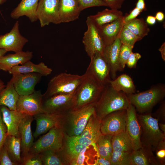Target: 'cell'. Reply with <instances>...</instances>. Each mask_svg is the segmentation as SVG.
Returning a JSON list of instances; mask_svg holds the SVG:
<instances>
[{"label": "cell", "instance_id": "6da1fadb", "mask_svg": "<svg viewBox=\"0 0 165 165\" xmlns=\"http://www.w3.org/2000/svg\"><path fill=\"white\" fill-rule=\"evenodd\" d=\"M96 104L73 108L62 114L59 126L64 134L69 137L80 135L90 116L95 113Z\"/></svg>", "mask_w": 165, "mask_h": 165}, {"label": "cell", "instance_id": "7a4b0ae2", "mask_svg": "<svg viewBox=\"0 0 165 165\" xmlns=\"http://www.w3.org/2000/svg\"><path fill=\"white\" fill-rule=\"evenodd\" d=\"M141 128L142 147L152 152L165 148V134L160 129L157 119L150 114L137 115Z\"/></svg>", "mask_w": 165, "mask_h": 165}, {"label": "cell", "instance_id": "3957f363", "mask_svg": "<svg viewBox=\"0 0 165 165\" xmlns=\"http://www.w3.org/2000/svg\"><path fill=\"white\" fill-rule=\"evenodd\" d=\"M130 102L127 94L106 85L96 104L95 113L101 120L112 112L128 108Z\"/></svg>", "mask_w": 165, "mask_h": 165}, {"label": "cell", "instance_id": "277c9868", "mask_svg": "<svg viewBox=\"0 0 165 165\" xmlns=\"http://www.w3.org/2000/svg\"><path fill=\"white\" fill-rule=\"evenodd\" d=\"M81 83L74 93L75 103L74 108H78L96 103L105 86L86 72Z\"/></svg>", "mask_w": 165, "mask_h": 165}, {"label": "cell", "instance_id": "5b68a950", "mask_svg": "<svg viewBox=\"0 0 165 165\" xmlns=\"http://www.w3.org/2000/svg\"><path fill=\"white\" fill-rule=\"evenodd\" d=\"M129 102L139 113H143L151 110L163 99L165 96V85L159 83L149 89L138 93L127 94Z\"/></svg>", "mask_w": 165, "mask_h": 165}, {"label": "cell", "instance_id": "8992f818", "mask_svg": "<svg viewBox=\"0 0 165 165\" xmlns=\"http://www.w3.org/2000/svg\"><path fill=\"white\" fill-rule=\"evenodd\" d=\"M84 76L66 72L60 73L52 77L49 81L43 99L58 94L74 93L79 86Z\"/></svg>", "mask_w": 165, "mask_h": 165}, {"label": "cell", "instance_id": "52a82bcc", "mask_svg": "<svg viewBox=\"0 0 165 165\" xmlns=\"http://www.w3.org/2000/svg\"><path fill=\"white\" fill-rule=\"evenodd\" d=\"M64 139L62 129L59 127H54L34 142L29 153L38 154L48 149L59 150L63 146Z\"/></svg>", "mask_w": 165, "mask_h": 165}, {"label": "cell", "instance_id": "ba28073f", "mask_svg": "<svg viewBox=\"0 0 165 165\" xmlns=\"http://www.w3.org/2000/svg\"><path fill=\"white\" fill-rule=\"evenodd\" d=\"M74 93L57 94L43 99L42 107L44 112L62 114L73 108L75 103Z\"/></svg>", "mask_w": 165, "mask_h": 165}, {"label": "cell", "instance_id": "9c48e42d", "mask_svg": "<svg viewBox=\"0 0 165 165\" xmlns=\"http://www.w3.org/2000/svg\"><path fill=\"white\" fill-rule=\"evenodd\" d=\"M86 23L87 29L84 33L82 40L85 51L90 58L96 53L103 54L106 46L97 28L88 16L87 18Z\"/></svg>", "mask_w": 165, "mask_h": 165}, {"label": "cell", "instance_id": "30bf717a", "mask_svg": "<svg viewBox=\"0 0 165 165\" xmlns=\"http://www.w3.org/2000/svg\"><path fill=\"white\" fill-rule=\"evenodd\" d=\"M60 0H39L36 16L40 26L44 27L50 23H61L59 13Z\"/></svg>", "mask_w": 165, "mask_h": 165}, {"label": "cell", "instance_id": "8fae6325", "mask_svg": "<svg viewBox=\"0 0 165 165\" xmlns=\"http://www.w3.org/2000/svg\"><path fill=\"white\" fill-rule=\"evenodd\" d=\"M126 116V109L115 111L106 115L101 121V133L112 136L125 131Z\"/></svg>", "mask_w": 165, "mask_h": 165}, {"label": "cell", "instance_id": "7c38bea8", "mask_svg": "<svg viewBox=\"0 0 165 165\" xmlns=\"http://www.w3.org/2000/svg\"><path fill=\"white\" fill-rule=\"evenodd\" d=\"M43 94L41 90L35 91L26 95H19L16 110L26 115L33 116L44 112L42 109Z\"/></svg>", "mask_w": 165, "mask_h": 165}, {"label": "cell", "instance_id": "4fadbf2b", "mask_svg": "<svg viewBox=\"0 0 165 165\" xmlns=\"http://www.w3.org/2000/svg\"><path fill=\"white\" fill-rule=\"evenodd\" d=\"M125 132L129 139L133 150L142 147L141 141V128L135 107L130 103L127 109Z\"/></svg>", "mask_w": 165, "mask_h": 165}, {"label": "cell", "instance_id": "5bb4252c", "mask_svg": "<svg viewBox=\"0 0 165 165\" xmlns=\"http://www.w3.org/2000/svg\"><path fill=\"white\" fill-rule=\"evenodd\" d=\"M90 58V62L85 72L103 85L109 84L111 80L110 69L102 54L96 53Z\"/></svg>", "mask_w": 165, "mask_h": 165}, {"label": "cell", "instance_id": "9a60e30c", "mask_svg": "<svg viewBox=\"0 0 165 165\" xmlns=\"http://www.w3.org/2000/svg\"><path fill=\"white\" fill-rule=\"evenodd\" d=\"M28 40L23 36L19 30V24L17 21L10 31L0 35V49L16 53L22 51Z\"/></svg>", "mask_w": 165, "mask_h": 165}, {"label": "cell", "instance_id": "2e32d148", "mask_svg": "<svg viewBox=\"0 0 165 165\" xmlns=\"http://www.w3.org/2000/svg\"><path fill=\"white\" fill-rule=\"evenodd\" d=\"M42 75L36 72L12 74L14 86L19 95H26L34 92L35 88Z\"/></svg>", "mask_w": 165, "mask_h": 165}, {"label": "cell", "instance_id": "e0dca14e", "mask_svg": "<svg viewBox=\"0 0 165 165\" xmlns=\"http://www.w3.org/2000/svg\"><path fill=\"white\" fill-rule=\"evenodd\" d=\"M34 119L33 116L25 115L19 126L22 160L28 154L34 143V136L32 134L31 127V123Z\"/></svg>", "mask_w": 165, "mask_h": 165}, {"label": "cell", "instance_id": "ac0fdd59", "mask_svg": "<svg viewBox=\"0 0 165 165\" xmlns=\"http://www.w3.org/2000/svg\"><path fill=\"white\" fill-rule=\"evenodd\" d=\"M62 114L43 112L33 116L36 123L34 137L36 138L54 127H60V121Z\"/></svg>", "mask_w": 165, "mask_h": 165}, {"label": "cell", "instance_id": "d6986e66", "mask_svg": "<svg viewBox=\"0 0 165 165\" xmlns=\"http://www.w3.org/2000/svg\"><path fill=\"white\" fill-rule=\"evenodd\" d=\"M122 43L119 38L111 44L105 47L103 56L110 69L111 77L113 80L116 78L117 72L122 71L119 61V56Z\"/></svg>", "mask_w": 165, "mask_h": 165}, {"label": "cell", "instance_id": "ffe728a7", "mask_svg": "<svg viewBox=\"0 0 165 165\" xmlns=\"http://www.w3.org/2000/svg\"><path fill=\"white\" fill-rule=\"evenodd\" d=\"M3 120L7 129V135L20 137V124L25 114L16 110H10L4 105H0Z\"/></svg>", "mask_w": 165, "mask_h": 165}, {"label": "cell", "instance_id": "44dd1931", "mask_svg": "<svg viewBox=\"0 0 165 165\" xmlns=\"http://www.w3.org/2000/svg\"><path fill=\"white\" fill-rule=\"evenodd\" d=\"M123 17L97 28L105 46L111 44L119 38L124 26Z\"/></svg>", "mask_w": 165, "mask_h": 165}, {"label": "cell", "instance_id": "7402d4cb", "mask_svg": "<svg viewBox=\"0 0 165 165\" xmlns=\"http://www.w3.org/2000/svg\"><path fill=\"white\" fill-rule=\"evenodd\" d=\"M33 57V52L28 50L5 55L0 57V70L9 72L14 67L31 61Z\"/></svg>", "mask_w": 165, "mask_h": 165}, {"label": "cell", "instance_id": "603a6c76", "mask_svg": "<svg viewBox=\"0 0 165 165\" xmlns=\"http://www.w3.org/2000/svg\"><path fill=\"white\" fill-rule=\"evenodd\" d=\"M39 0H21L17 6L11 12V17L17 19L26 16L32 22L36 21V11Z\"/></svg>", "mask_w": 165, "mask_h": 165}, {"label": "cell", "instance_id": "cb8c5ba5", "mask_svg": "<svg viewBox=\"0 0 165 165\" xmlns=\"http://www.w3.org/2000/svg\"><path fill=\"white\" fill-rule=\"evenodd\" d=\"M80 12L76 0H60L59 13L61 23L78 19Z\"/></svg>", "mask_w": 165, "mask_h": 165}, {"label": "cell", "instance_id": "d4e9b609", "mask_svg": "<svg viewBox=\"0 0 165 165\" xmlns=\"http://www.w3.org/2000/svg\"><path fill=\"white\" fill-rule=\"evenodd\" d=\"M152 152L143 147L136 150H133L130 155V165L159 164L160 163L155 158Z\"/></svg>", "mask_w": 165, "mask_h": 165}, {"label": "cell", "instance_id": "484cf974", "mask_svg": "<svg viewBox=\"0 0 165 165\" xmlns=\"http://www.w3.org/2000/svg\"><path fill=\"white\" fill-rule=\"evenodd\" d=\"M52 71V70L43 62L35 64L29 61L23 64L14 67L9 72L12 75L36 72L41 74L42 76H46L50 74Z\"/></svg>", "mask_w": 165, "mask_h": 165}, {"label": "cell", "instance_id": "4316f807", "mask_svg": "<svg viewBox=\"0 0 165 165\" xmlns=\"http://www.w3.org/2000/svg\"><path fill=\"white\" fill-rule=\"evenodd\" d=\"M99 154L94 142L85 148L71 161L70 165H95Z\"/></svg>", "mask_w": 165, "mask_h": 165}, {"label": "cell", "instance_id": "83f0119b", "mask_svg": "<svg viewBox=\"0 0 165 165\" xmlns=\"http://www.w3.org/2000/svg\"><path fill=\"white\" fill-rule=\"evenodd\" d=\"M19 95L16 91L11 78L5 87L0 92V105H4L10 110H16Z\"/></svg>", "mask_w": 165, "mask_h": 165}, {"label": "cell", "instance_id": "f1b7e54d", "mask_svg": "<svg viewBox=\"0 0 165 165\" xmlns=\"http://www.w3.org/2000/svg\"><path fill=\"white\" fill-rule=\"evenodd\" d=\"M123 16V12L118 9H106L95 15L88 16L97 28L113 21Z\"/></svg>", "mask_w": 165, "mask_h": 165}, {"label": "cell", "instance_id": "f546056e", "mask_svg": "<svg viewBox=\"0 0 165 165\" xmlns=\"http://www.w3.org/2000/svg\"><path fill=\"white\" fill-rule=\"evenodd\" d=\"M6 147L9 156L12 161L21 165V138L15 136L7 135L3 144Z\"/></svg>", "mask_w": 165, "mask_h": 165}, {"label": "cell", "instance_id": "4dcf8cb0", "mask_svg": "<svg viewBox=\"0 0 165 165\" xmlns=\"http://www.w3.org/2000/svg\"><path fill=\"white\" fill-rule=\"evenodd\" d=\"M109 84L115 90L122 91L127 94L135 93L136 87L133 80L127 74H122L114 79L111 80Z\"/></svg>", "mask_w": 165, "mask_h": 165}, {"label": "cell", "instance_id": "1f68e13d", "mask_svg": "<svg viewBox=\"0 0 165 165\" xmlns=\"http://www.w3.org/2000/svg\"><path fill=\"white\" fill-rule=\"evenodd\" d=\"M101 121L97 116L95 113L91 115L83 130L80 135L87 138L95 143L101 134Z\"/></svg>", "mask_w": 165, "mask_h": 165}, {"label": "cell", "instance_id": "d6a6232c", "mask_svg": "<svg viewBox=\"0 0 165 165\" xmlns=\"http://www.w3.org/2000/svg\"><path fill=\"white\" fill-rule=\"evenodd\" d=\"M112 136L101 133L95 142L99 156L109 160L113 151L111 143Z\"/></svg>", "mask_w": 165, "mask_h": 165}, {"label": "cell", "instance_id": "836d02e7", "mask_svg": "<svg viewBox=\"0 0 165 165\" xmlns=\"http://www.w3.org/2000/svg\"><path fill=\"white\" fill-rule=\"evenodd\" d=\"M111 143L113 151L132 152L133 151L125 131L112 135Z\"/></svg>", "mask_w": 165, "mask_h": 165}, {"label": "cell", "instance_id": "e575fe53", "mask_svg": "<svg viewBox=\"0 0 165 165\" xmlns=\"http://www.w3.org/2000/svg\"><path fill=\"white\" fill-rule=\"evenodd\" d=\"M123 27L127 28L137 36L142 39L148 35L150 29L143 18H136L124 24Z\"/></svg>", "mask_w": 165, "mask_h": 165}, {"label": "cell", "instance_id": "d590c367", "mask_svg": "<svg viewBox=\"0 0 165 165\" xmlns=\"http://www.w3.org/2000/svg\"><path fill=\"white\" fill-rule=\"evenodd\" d=\"M39 154L43 165H64L57 150H46Z\"/></svg>", "mask_w": 165, "mask_h": 165}, {"label": "cell", "instance_id": "8d00e7d4", "mask_svg": "<svg viewBox=\"0 0 165 165\" xmlns=\"http://www.w3.org/2000/svg\"><path fill=\"white\" fill-rule=\"evenodd\" d=\"M131 152L112 151L110 160L111 165H130Z\"/></svg>", "mask_w": 165, "mask_h": 165}, {"label": "cell", "instance_id": "74e56055", "mask_svg": "<svg viewBox=\"0 0 165 165\" xmlns=\"http://www.w3.org/2000/svg\"><path fill=\"white\" fill-rule=\"evenodd\" d=\"M119 38L122 44L134 46L136 42L142 39L129 30L124 27L121 32Z\"/></svg>", "mask_w": 165, "mask_h": 165}, {"label": "cell", "instance_id": "f35d334b", "mask_svg": "<svg viewBox=\"0 0 165 165\" xmlns=\"http://www.w3.org/2000/svg\"><path fill=\"white\" fill-rule=\"evenodd\" d=\"M134 46H130L122 44L120 47L119 56V61L121 68L123 71L124 68L127 62L131 53Z\"/></svg>", "mask_w": 165, "mask_h": 165}, {"label": "cell", "instance_id": "ab89813d", "mask_svg": "<svg viewBox=\"0 0 165 165\" xmlns=\"http://www.w3.org/2000/svg\"><path fill=\"white\" fill-rule=\"evenodd\" d=\"M81 12L89 7L95 6H106L107 4L102 0H76Z\"/></svg>", "mask_w": 165, "mask_h": 165}, {"label": "cell", "instance_id": "60d3db41", "mask_svg": "<svg viewBox=\"0 0 165 165\" xmlns=\"http://www.w3.org/2000/svg\"><path fill=\"white\" fill-rule=\"evenodd\" d=\"M22 165H42L39 153L28 154L22 160Z\"/></svg>", "mask_w": 165, "mask_h": 165}, {"label": "cell", "instance_id": "b9f144b4", "mask_svg": "<svg viewBox=\"0 0 165 165\" xmlns=\"http://www.w3.org/2000/svg\"><path fill=\"white\" fill-rule=\"evenodd\" d=\"M65 137L69 141L82 145L88 146L94 143L90 139L86 137H82L80 135L70 137L64 134Z\"/></svg>", "mask_w": 165, "mask_h": 165}, {"label": "cell", "instance_id": "7bdbcfd3", "mask_svg": "<svg viewBox=\"0 0 165 165\" xmlns=\"http://www.w3.org/2000/svg\"><path fill=\"white\" fill-rule=\"evenodd\" d=\"M0 165H17L11 160L4 145L0 150Z\"/></svg>", "mask_w": 165, "mask_h": 165}, {"label": "cell", "instance_id": "ee69618b", "mask_svg": "<svg viewBox=\"0 0 165 165\" xmlns=\"http://www.w3.org/2000/svg\"><path fill=\"white\" fill-rule=\"evenodd\" d=\"M7 135V127L3 120L0 108V150L4 144Z\"/></svg>", "mask_w": 165, "mask_h": 165}, {"label": "cell", "instance_id": "f6af8a7d", "mask_svg": "<svg viewBox=\"0 0 165 165\" xmlns=\"http://www.w3.org/2000/svg\"><path fill=\"white\" fill-rule=\"evenodd\" d=\"M141 58V55L139 53L132 52L128 59L126 65L129 68H135L138 61Z\"/></svg>", "mask_w": 165, "mask_h": 165}, {"label": "cell", "instance_id": "bcb514c9", "mask_svg": "<svg viewBox=\"0 0 165 165\" xmlns=\"http://www.w3.org/2000/svg\"><path fill=\"white\" fill-rule=\"evenodd\" d=\"M142 11L135 7L131 11L129 14H126L123 16V21L124 24L127 23L136 18Z\"/></svg>", "mask_w": 165, "mask_h": 165}, {"label": "cell", "instance_id": "7dc6e473", "mask_svg": "<svg viewBox=\"0 0 165 165\" xmlns=\"http://www.w3.org/2000/svg\"><path fill=\"white\" fill-rule=\"evenodd\" d=\"M111 9H120L125 0H102Z\"/></svg>", "mask_w": 165, "mask_h": 165}, {"label": "cell", "instance_id": "c3c4849f", "mask_svg": "<svg viewBox=\"0 0 165 165\" xmlns=\"http://www.w3.org/2000/svg\"><path fill=\"white\" fill-rule=\"evenodd\" d=\"M155 116L158 120H160L163 122L165 120V102L163 101L159 108L155 112Z\"/></svg>", "mask_w": 165, "mask_h": 165}, {"label": "cell", "instance_id": "681fc988", "mask_svg": "<svg viewBox=\"0 0 165 165\" xmlns=\"http://www.w3.org/2000/svg\"><path fill=\"white\" fill-rule=\"evenodd\" d=\"M95 165H111L110 161L100 157L99 155Z\"/></svg>", "mask_w": 165, "mask_h": 165}, {"label": "cell", "instance_id": "f907efd6", "mask_svg": "<svg viewBox=\"0 0 165 165\" xmlns=\"http://www.w3.org/2000/svg\"><path fill=\"white\" fill-rule=\"evenodd\" d=\"M156 158L160 161L161 163L163 160L164 161L165 157V149H161L156 151Z\"/></svg>", "mask_w": 165, "mask_h": 165}, {"label": "cell", "instance_id": "816d5d0a", "mask_svg": "<svg viewBox=\"0 0 165 165\" xmlns=\"http://www.w3.org/2000/svg\"><path fill=\"white\" fill-rule=\"evenodd\" d=\"M136 7L140 9L142 12L147 10L145 0H138L136 4Z\"/></svg>", "mask_w": 165, "mask_h": 165}, {"label": "cell", "instance_id": "f5cc1de1", "mask_svg": "<svg viewBox=\"0 0 165 165\" xmlns=\"http://www.w3.org/2000/svg\"><path fill=\"white\" fill-rule=\"evenodd\" d=\"M146 23L150 25H153L156 22V19L155 16L152 15L147 16L146 19Z\"/></svg>", "mask_w": 165, "mask_h": 165}, {"label": "cell", "instance_id": "db71d44e", "mask_svg": "<svg viewBox=\"0 0 165 165\" xmlns=\"http://www.w3.org/2000/svg\"><path fill=\"white\" fill-rule=\"evenodd\" d=\"M155 17L157 20L160 22H161L164 20L165 15L163 12L159 11L156 13Z\"/></svg>", "mask_w": 165, "mask_h": 165}, {"label": "cell", "instance_id": "11a10c76", "mask_svg": "<svg viewBox=\"0 0 165 165\" xmlns=\"http://www.w3.org/2000/svg\"><path fill=\"white\" fill-rule=\"evenodd\" d=\"M159 51L160 52L162 57L163 60L165 61V43L163 42L160 48L159 49Z\"/></svg>", "mask_w": 165, "mask_h": 165}, {"label": "cell", "instance_id": "9f6ffc18", "mask_svg": "<svg viewBox=\"0 0 165 165\" xmlns=\"http://www.w3.org/2000/svg\"><path fill=\"white\" fill-rule=\"evenodd\" d=\"M158 125L160 129L165 134V124L163 123H158Z\"/></svg>", "mask_w": 165, "mask_h": 165}, {"label": "cell", "instance_id": "6f0895ef", "mask_svg": "<svg viewBox=\"0 0 165 165\" xmlns=\"http://www.w3.org/2000/svg\"><path fill=\"white\" fill-rule=\"evenodd\" d=\"M6 86L4 83L0 79V92Z\"/></svg>", "mask_w": 165, "mask_h": 165}, {"label": "cell", "instance_id": "680465c9", "mask_svg": "<svg viewBox=\"0 0 165 165\" xmlns=\"http://www.w3.org/2000/svg\"><path fill=\"white\" fill-rule=\"evenodd\" d=\"M7 52L4 49H0V57L5 55Z\"/></svg>", "mask_w": 165, "mask_h": 165}, {"label": "cell", "instance_id": "91938a15", "mask_svg": "<svg viewBox=\"0 0 165 165\" xmlns=\"http://www.w3.org/2000/svg\"><path fill=\"white\" fill-rule=\"evenodd\" d=\"M7 0H0V5L4 3Z\"/></svg>", "mask_w": 165, "mask_h": 165}]
</instances>
